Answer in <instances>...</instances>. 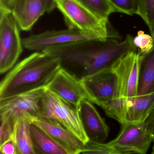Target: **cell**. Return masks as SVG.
Listing matches in <instances>:
<instances>
[{"mask_svg":"<svg viewBox=\"0 0 154 154\" xmlns=\"http://www.w3.org/2000/svg\"><path fill=\"white\" fill-rule=\"evenodd\" d=\"M133 39L128 35L122 41L112 37L85 39L54 46L43 52L58 58L61 67L82 80L112 67L120 59L136 49Z\"/></svg>","mask_w":154,"mask_h":154,"instance_id":"1","label":"cell"},{"mask_svg":"<svg viewBox=\"0 0 154 154\" xmlns=\"http://www.w3.org/2000/svg\"><path fill=\"white\" fill-rule=\"evenodd\" d=\"M58 58L35 52L15 65L0 84V100L46 87L61 67Z\"/></svg>","mask_w":154,"mask_h":154,"instance_id":"2","label":"cell"},{"mask_svg":"<svg viewBox=\"0 0 154 154\" xmlns=\"http://www.w3.org/2000/svg\"><path fill=\"white\" fill-rule=\"evenodd\" d=\"M67 29L91 33L102 38L111 37L109 22L95 16L77 0H55Z\"/></svg>","mask_w":154,"mask_h":154,"instance_id":"3","label":"cell"},{"mask_svg":"<svg viewBox=\"0 0 154 154\" xmlns=\"http://www.w3.org/2000/svg\"><path fill=\"white\" fill-rule=\"evenodd\" d=\"M40 117L59 122L85 144L89 140L77 106L67 102L47 88L41 98Z\"/></svg>","mask_w":154,"mask_h":154,"instance_id":"4","label":"cell"},{"mask_svg":"<svg viewBox=\"0 0 154 154\" xmlns=\"http://www.w3.org/2000/svg\"><path fill=\"white\" fill-rule=\"evenodd\" d=\"M20 29L11 11H0V73L12 69L23 52Z\"/></svg>","mask_w":154,"mask_h":154,"instance_id":"5","label":"cell"},{"mask_svg":"<svg viewBox=\"0 0 154 154\" xmlns=\"http://www.w3.org/2000/svg\"><path fill=\"white\" fill-rule=\"evenodd\" d=\"M46 89L42 87L0 100V118L15 123L20 117L34 122L40 117V102Z\"/></svg>","mask_w":154,"mask_h":154,"instance_id":"6","label":"cell"},{"mask_svg":"<svg viewBox=\"0 0 154 154\" xmlns=\"http://www.w3.org/2000/svg\"><path fill=\"white\" fill-rule=\"evenodd\" d=\"M122 125L119 135L109 144L118 154H146L153 139L146 122H125Z\"/></svg>","mask_w":154,"mask_h":154,"instance_id":"7","label":"cell"},{"mask_svg":"<svg viewBox=\"0 0 154 154\" xmlns=\"http://www.w3.org/2000/svg\"><path fill=\"white\" fill-rule=\"evenodd\" d=\"M143 55L135 49L112 66L119 80L120 97L130 99L137 96Z\"/></svg>","mask_w":154,"mask_h":154,"instance_id":"8","label":"cell"},{"mask_svg":"<svg viewBox=\"0 0 154 154\" xmlns=\"http://www.w3.org/2000/svg\"><path fill=\"white\" fill-rule=\"evenodd\" d=\"M82 80L90 101L98 106L106 101L120 97L119 80L112 67L101 70Z\"/></svg>","mask_w":154,"mask_h":154,"instance_id":"9","label":"cell"},{"mask_svg":"<svg viewBox=\"0 0 154 154\" xmlns=\"http://www.w3.org/2000/svg\"><path fill=\"white\" fill-rule=\"evenodd\" d=\"M102 38L91 33L69 29L48 30L40 34L31 35L22 39L24 48L30 51L43 52L54 46L64 45L85 39Z\"/></svg>","mask_w":154,"mask_h":154,"instance_id":"10","label":"cell"},{"mask_svg":"<svg viewBox=\"0 0 154 154\" xmlns=\"http://www.w3.org/2000/svg\"><path fill=\"white\" fill-rule=\"evenodd\" d=\"M46 88L74 106H78L83 99L90 101L82 80L61 66Z\"/></svg>","mask_w":154,"mask_h":154,"instance_id":"11","label":"cell"},{"mask_svg":"<svg viewBox=\"0 0 154 154\" xmlns=\"http://www.w3.org/2000/svg\"><path fill=\"white\" fill-rule=\"evenodd\" d=\"M77 108L89 140L104 142L108 138L109 128L92 103L86 99H83Z\"/></svg>","mask_w":154,"mask_h":154,"instance_id":"12","label":"cell"},{"mask_svg":"<svg viewBox=\"0 0 154 154\" xmlns=\"http://www.w3.org/2000/svg\"><path fill=\"white\" fill-rule=\"evenodd\" d=\"M33 123L45 131L63 146L69 154H81L84 147L85 144L83 141L57 121L39 117Z\"/></svg>","mask_w":154,"mask_h":154,"instance_id":"13","label":"cell"},{"mask_svg":"<svg viewBox=\"0 0 154 154\" xmlns=\"http://www.w3.org/2000/svg\"><path fill=\"white\" fill-rule=\"evenodd\" d=\"M11 11L20 30L29 31L47 12L45 0H15Z\"/></svg>","mask_w":154,"mask_h":154,"instance_id":"14","label":"cell"},{"mask_svg":"<svg viewBox=\"0 0 154 154\" xmlns=\"http://www.w3.org/2000/svg\"><path fill=\"white\" fill-rule=\"evenodd\" d=\"M128 99L125 122H144L154 110V91Z\"/></svg>","mask_w":154,"mask_h":154,"instance_id":"15","label":"cell"},{"mask_svg":"<svg viewBox=\"0 0 154 154\" xmlns=\"http://www.w3.org/2000/svg\"><path fill=\"white\" fill-rule=\"evenodd\" d=\"M30 129L35 154H69L63 146L33 122Z\"/></svg>","mask_w":154,"mask_h":154,"instance_id":"16","label":"cell"},{"mask_svg":"<svg viewBox=\"0 0 154 154\" xmlns=\"http://www.w3.org/2000/svg\"><path fill=\"white\" fill-rule=\"evenodd\" d=\"M33 122L31 119L20 117L15 124L12 140L17 146L18 154H35L30 132V125Z\"/></svg>","mask_w":154,"mask_h":154,"instance_id":"17","label":"cell"},{"mask_svg":"<svg viewBox=\"0 0 154 154\" xmlns=\"http://www.w3.org/2000/svg\"><path fill=\"white\" fill-rule=\"evenodd\" d=\"M154 91V48L152 51L143 55L140 77L138 95Z\"/></svg>","mask_w":154,"mask_h":154,"instance_id":"18","label":"cell"},{"mask_svg":"<svg viewBox=\"0 0 154 154\" xmlns=\"http://www.w3.org/2000/svg\"><path fill=\"white\" fill-rule=\"evenodd\" d=\"M108 117L112 118L121 124L125 123L128 107V98L119 97L111 99L100 105Z\"/></svg>","mask_w":154,"mask_h":154,"instance_id":"19","label":"cell"},{"mask_svg":"<svg viewBox=\"0 0 154 154\" xmlns=\"http://www.w3.org/2000/svg\"><path fill=\"white\" fill-rule=\"evenodd\" d=\"M91 12L102 20L109 22L111 14L120 12L109 0H77Z\"/></svg>","mask_w":154,"mask_h":154,"instance_id":"20","label":"cell"},{"mask_svg":"<svg viewBox=\"0 0 154 154\" xmlns=\"http://www.w3.org/2000/svg\"><path fill=\"white\" fill-rule=\"evenodd\" d=\"M137 15L144 20L150 35L154 31V0H136Z\"/></svg>","mask_w":154,"mask_h":154,"instance_id":"21","label":"cell"},{"mask_svg":"<svg viewBox=\"0 0 154 154\" xmlns=\"http://www.w3.org/2000/svg\"><path fill=\"white\" fill-rule=\"evenodd\" d=\"M133 44L138 52L143 55L149 53L154 48L152 36L145 34L142 30L138 31L133 39Z\"/></svg>","mask_w":154,"mask_h":154,"instance_id":"22","label":"cell"},{"mask_svg":"<svg viewBox=\"0 0 154 154\" xmlns=\"http://www.w3.org/2000/svg\"><path fill=\"white\" fill-rule=\"evenodd\" d=\"M81 154H118L117 151L109 143L89 140L85 145Z\"/></svg>","mask_w":154,"mask_h":154,"instance_id":"23","label":"cell"},{"mask_svg":"<svg viewBox=\"0 0 154 154\" xmlns=\"http://www.w3.org/2000/svg\"><path fill=\"white\" fill-rule=\"evenodd\" d=\"M119 10L120 13L130 16L137 14V5L136 0H109Z\"/></svg>","mask_w":154,"mask_h":154,"instance_id":"24","label":"cell"},{"mask_svg":"<svg viewBox=\"0 0 154 154\" xmlns=\"http://www.w3.org/2000/svg\"><path fill=\"white\" fill-rule=\"evenodd\" d=\"M15 124L9 120L1 119L0 146L12 139Z\"/></svg>","mask_w":154,"mask_h":154,"instance_id":"25","label":"cell"},{"mask_svg":"<svg viewBox=\"0 0 154 154\" xmlns=\"http://www.w3.org/2000/svg\"><path fill=\"white\" fill-rule=\"evenodd\" d=\"M15 0H2L0 2V11L11 10ZM46 6L47 13H51L56 8L55 0H45Z\"/></svg>","mask_w":154,"mask_h":154,"instance_id":"26","label":"cell"},{"mask_svg":"<svg viewBox=\"0 0 154 154\" xmlns=\"http://www.w3.org/2000/svg\"><path fill=\"white\" fill-rule=\"evenodd\" d=\"M0 151L2 154H18L17 146L12 139L0 146Z\"/></svg>","mask_w":154,"mask_h":154,"instance_id":"27","label":"cell"},{"mask_svg":"<svg viewBox=\"0 0 154 154\" xmlns=\"http://www.w3.org/2000/svg\"><path fill=\"white\" fill-rule=\"evenodd\" d=\"M148 130L154 139V110L152 112L150 115L148 117L145 121Z\"/></svg>","mask_w":154,"mask_h":154,"instance_id":"28","label":"cell"},{"mask_svg":"<svg viewBox=\"0 0 154 154\" xmlns=\"http://www.w3.org/2000/svg\"><path fill=\"white\" fill-rule=\"evenodd\" d=\"M153 147H152V152H151V154H154V139L153 140Z\"/></svg>","mask_w":154,"mask_h":154,"instance_id":"29","label":"cell"},{"mask_svg":"<svg viewBox=\"0 0 154 154\" xmlns=\"http://www.w3.org/2000/svg\"><path fill=\"white\" fill-rule=\"evenodd\" d=\"M151 36H152V37H153V40H154V32H153V34H152V35H151Z\"/></svg>","mask_w":154,"mask_h":154,"instance_id":"30","label":"cell"}]
</instances>
